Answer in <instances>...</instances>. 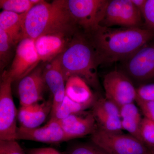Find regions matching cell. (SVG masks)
<instances>
[{
    "label": "cell",
    "instance_id": "cell-25",
    "mask_svg": "<svg viewBox=\"0 0 154 154\" xmlns=\"http://www.w3.org/2000/svg\"><path fill=\"white\" fill-rule=\"evenodd\" d=\"M68 154H107L102 149L92 143L80 144L72 147Z\"/></svg>",
    "mask_w": 154,
    "mask_h": 154
},
{
    "label": "cell",
    "instance_id": "cell-12",
    "mask_svg": "<svg viewBox=\"0 0 154 154\" xmlns=\"http://www.w3.org/2000/svg\"><path fill=\"white\" fill-rule=\"evenodd\" d=\"M92 112L99 128L112 133H122L120 107L114 102L106 98L97 99Z\"/></svg>",
    "mask_w": 154,
    "mask_h": 154
},
{
    "label": "cell",
    "instance_id": "cell-22",
    "mask_svg": "<svg viewBox=\"0 0 154 154\" xmlns=\"http://www.w3.org/2000/svg\"><path fill=\"white\" fill-rule=\"evenodd\" d=\"M41 0H1L0 7L3 11L19 14H26Z\"/></svg>",
    "mask_w": 154,
    "mask_h": 154
},
{
    "label": "cell",
    "instance_id": "cell-5",
    "mask_svg": "<svg viewBox=\"0 0 154 154\" xmlns=\"http://www.w3.org/2000/svg\"><path fill=\"white\" fill-rule=\"evenodd\" d=\"M92 143L107 154H148L150 152L142 142L129 134L112 133L97 126L91 135Z\"/></svg>",
    "mask_w": 154,
    "mask_h": 154
},
{
    "label": "cell",
    "instance_id": "cell-4",
    "mask_svg": "<svg viewBox=\"0 0 154 154\" xmlns=\"http://www.w3.org/2000/svg\"><path fill=\"white\" fill-rule=\"evenodd\" d=\"M108 1L63 0L66 8L77 26L89 34L101 26Z\"/></svg>",
    "mask_w": 154,
    "mask_h": 154
},
{
    "label": "cell",
    "instance_id": "cell-28",
    "mask_svg": "<svg viewBox=\"0 0 154 154\" xmlns=\"http://www.w3.org/2000/svg\"><path fill=\"white\" fill-rule=\"evenodd\" d=\"M135 102L144 117L154 122V102L145 101L137 97Z\"/></svg>",
    "mask_w": 154,
    "mask_h": 154
},
{
    "label": "cell",
    "instance_id": "cell-9",
    "mask_svg": "<svg viewBox=\"0 0 154 154\" xmlns=\"http://www.w3.org/2000/svg\"><path fill=\"white\" fill-rule=\"evenodd\" d=\"M103 85L105 98L119 107L135 102L137 88L123 73L117 70L109 72L104 76Z\"/></svg>",
    "mask_w": 154,
    "mask_h": 154
},
{
    "label": "cell",
    "instance_id": "cell-18",
    "mask_svg": "<svg viewBox=\"0 0 154 154\" xmlns=\"http://www.w3.org/2000/svg\"><path fill=\"white\" fill-rule=\"evenodd\" d=\"M65 95L74 102L88 107L93 106L96 100L89 85L78 76H71L67 80Z\"/></svg>",
    "mask_w": 154,
    "mask_h": 154
},
{
    "label": "cell",
    "instance_id": "cell-23",
    "mask_svg": "<svg viewBox=\"0 0 154 154\" xmlns=\"http://www.w3.org/2000/svg\"><path fill=\"white\" fill-rule=\"evenodd\" d=\"M16 45L8 34L0 29V68L3 70L10 62Z\"/></svg>",
    "mask_w": 154,
    "mask_h": 154
},
{
    "label": "cell",
    "instance_id": "cell-16",
    "mask_svg": "<svg viewBox=\"0 0 154 154\" xmlns=\"http://www.w3.org/2000/svg\"><path fill=\"white\" fill-rule=\"evenodd\" d=\"M82 113L72 114L58 120L60 126L69 140L92 134L97 128L92 112L83 115Z\"/></svg>",
    "mask_w": 154,
    "mask_h": 154
},
{
    "label": "cell",
    "instance_id": "cell-31",
    "mask_svg": "<svg viewBox=\"0 0 154 154\" xmlns=\"http://www.w3.org/2000/svg\"><path fill=\"white\" fill-rule=\"evenodd\" d=\"M131 1L134 5L135 6L136 8L140 11L141 14L142 15L146 0H131Z\"/></svg>",
    "mask_w": 154,
    "mask_h": 154
},
{
    "label": "cell",
    "instance_id": "cell-26",
    "mask_svg": "<svg viewBox=\"0 0 154 154\" xmlns=\"http://www.w3.org/2000/svg\"><path fill=\"white\" fill-rule=\"evenodd\" d=\"M0 154H25L17 140H0Z\"/></svg>",
    "mask_w": 154,
    "mask_h": 154
},
{
    "label": "cell",
    "instance_id": "cell-15",
    "mask_svg": "<svg viewBox=\"0 0 154 154\" xmlns=\"http://www.w3.org/2000/svg\"><path fill=\"white\" fill-rule=\"evenodd\" d=\"M63 33L45 34L34 40L36 51L40 60L50 62L64 52L70 41Z\"/></svg>",
    "mask_w": 154,
    "mask_h": 154
},
{
    "label": "cell",
    "instance_id": "cell-32",
    "mask_svg": "<svg viewBox=\"0 0 154 154\" xmlns=\"http://www.w3.org/2000/svg\"><path fill=\"white\" fill-rule=\"evenodd\" d=\"M152 154V153H151V152L149 153V154Z\"/></svg>",
    "mask_w": 154,
    "mask_h": 154
},
{
    "label": "cell",
    "instance_id": "cell-14",
    "mask_svg": "<svg viewBox=\"0 0 154 154\" xmlns=\"http://www.w3.org/2000/svg\"><path fill=\"white\" fill-rule=\"evenodd\" d=\"M60 55L51 61L43 70L45 84L53 95L51 114L55 112L65 96L66 81L61 63Z\"/></svg>",
    "mask_w": 154,
    "mask_h": 154
},
{
    "label": "cell",
    "instance_id": "cell-7",
    "mask_svg": "<svg viewBox=\"0 0 154 154\" xmlns=\"http://www.w3.org/2000/svg\"><path fill=\"white\" fill-rule=\"evenodd\" d=\"M142 15L131 0L108 1L101 26L111 28L118 25L123 28H140Z\"/></svg>",
    "mask_w": 154,
    "mask_h": 154
},
{
    "label": "cell",
    "instance_id": "cell-24",
    "mask_svg": "<svg viewBox=\"0 0 154 154\" xmlns=\"http://www.w3.org/2000/svg\"><path fill=\"white\" fill-rule=\"evenodd\" d=\"M142 142L151 153L154 154V122L143 117L140 130Z\"/></svg>",
    "mask_w": 154,
    "mask_h": 154
},
{
    "label": "cell",
    "instance_id": "cell-1",
    "mask_svg": "<svg viewBox=\"0 0 154 154\" xmlns=\"http://www.w3.org/2000/svg\"><path fill=\"white\" fill-rule=\"evenodd\" d=\"M90 34L99 64L126 60L154 37V31L140 28L101 26Z\"/></svg>",
    "mask_w": 154,
    "mask_h": 154
},
{
    "label": "cell",
    "instance_id": "cell-3",
    "mask_svg": "<svg viewBox=\"0 0 154 154\" xmlns=\"http://www.w3.org/2000/svg\"><path fill=\"white\" fill-rule=\"evenodd\" d=\"M60 58L66 81L71 76H78L88 85L98 87L99 60L91 42L85 36L75 34Z\"/></svg>",
    "mask_w": 154,
    "mask_h": 154
},
{
    "label": "cell",
    "instance_id": "cell-10",
    "mask_svg": "<svg viewBox=\"0 0 154 154\" xmlns=\"http://www.w3.org/2000/svg\"><path fill=\"white\" fill-rule=\"evenodd\" d=\"M126 69L130 76L140 82L154 79V44H146L126 60Z\"/></svg>",
    "mask_w": 154,
    "mask_h": 154
},
{
    "label": "cell",
    "instance_id": "cell-29",
    "mask_svg": "<svg viewBox=\"0 0 154 154\" xmlns=\"http://www.w3.org/2000/svg\"><path fill=\"white\" fill-rule=\"evenodd\" d=\"M137 98L154 102V83L143 84L137 88Z\"/></svg>",
    "mask_w": 154,
    "mask_h": 154
},
{
    "label": "cell",
    "instance_id": "cell-11",
    "mask_svg": "<svg viewBox=\"0 0 154 154\" xmlns=\"http://www.w3.org/2000/svg\"><path fill=\"white\" fill-rule=\"evenodd\" d=\"M18 140L48 143H59L69 140L63 130L59 122L53 118H51L47 124L41 127H18L16 140Z\"/></svg>",
    "mask_w": 154,
    "mask_h": 154
},
{
    "label": "cell",
    "instance_id": "cell-2",
    "mask_svg": "<svg viewBox=\"0 0 154 154\" xmlns=\"http://www.w3.org/2000/svg\"><path fill=\"white\" fill-rule=\"evenodd\" d=\"M77 28L63 0L51 3L42 1L26 14L22 25L23 38L35 40L42 35L55 33L70 36L74 34Z\"/></svg>",
    "mask_w": 154,
    "mask_h": 154
},
{
    "label": "cell",
    "instance_id": "cell-21",
    "mask_svg": "<svg viewBox=\"0 0 154 154\" xmlns=\"http://www.w3.org/2000/svg\"><path fill=\"white\" fill-rule=\"evenodd\" d=\"M87 108V106L74 102L65 95L61 104L51 114V118L57 120H62L72 114L82 113Z\"/></svg>",
    "mask_w": 154,
    "mask_h": 154
},
{
    "label": "cell",
    "instance_id": "cell-17",
    "mask_svg": "<svg viewBox=\"0 0 154 154\" xmlns=\"http://www.w3.org/2000/svg\"><path fill=\"white\" fill-rule=\"evenodd\" d=\"M52 101L49 100L30 106H21L18 113L21 126L28 128H38L45 121L52 110Z\"/></svg>",
    "mask_w": 154,
    "mask_h": 154
},
{
    "label": "cell",
    "instance_id": "cell-8",
    "mask_svg": "<svg viewBox=\"0 0 154 154\" xmlns=\"http://www.w3.org/2000/svg\"><path fill=\"white\" fill-rule=\"evenodd\" d=\"M40 61L34 40L22 38L17 45L11 67L2 75L11 78L13 82L20 81L34 70Z\"/></svg>",
    "mask_w": 154,
    "mask_h": 154
},
{
    "label": "cell",
    "instance_id": "cell-20",
    "mask_svg": "<svg viewBox=\"0 0 154 154\" xmlns=\"http://www.w3.org/2000/svg\"><path fill=\"white\" fill-rule=\"evenodd\" d=\"M26 14L5 11L0 13V29L5 32L16 45L23 38L22 25Z\"/></svg>",
    "mask_w": 154,
    "mask_h": 154
},
{
    "label": "cell",
    "instance_id": "cell-30",
    "mask_svg": "<svg viewBox=\"0 0 154 154\" xmlns=\"http://www.w3.org/2000/svg\"><path fill=\"white\" fill-rule=\"evenodd\" d=\"M28 154H61L52 148H41L33 149L28 151Z\"/></svg>",
    "mask_w": 154,
    "mask_h": 154
},
{
    "label": "cell",
    "instance_id": "cell-6",
    "mask_svg": "<svg viewBox=\"0 0 154 154\" xmlns=\"http://www.w3.org/2000/svg\"><path fill=\"white\" fill-rule=\"evenodd\" d=\"M13 82L11 78L2 75L0 84V140H16L18 115L12 95Z\"/></svg>",
    "mask_w": 154,
    "mask_h": 154
},
{
    "label": "cell",
    "instance_id": "cell-13",
    "mask_svg": "<svg viewBox=\"0 0 154 154\" xmlns=\"http://www.w3.org/2000/svg\"><path fill=\"white\" fill-rule=\"evenodd\" d=\"M46 85L43 70L36 68L29 74L20 80L18 92L21 106H30L38 104L43 99Z\"/></svg>",
    "mask_w": 154,
    "mask_h": 154
},
{
    "label": "cell",
    "instance_id": "cell-27",
    "mask_svg": "<svg viewBox=\"0 0 154 154\" xmlns=\"http://www.w3.org/2000/svg\"><path fill=\"white\" fill-rule=\"evenodd\" d=\"M142 16L146 29L154 31V0H146Z\"/></svg>",
    "mask_w": 154,
    "mask_h": 154
},
{
    "label": "cell",
    "instance_id": "cell-19",
    "mask_svg": "<svg viewBox=\"0 0 154 154\" xmlns=\"http://www.w3.org/2000/svg\"><path fill=\"white\" fill-rule=\"evenodd\" d=\"M120 118L123 130L141 142L140 130L143 117L139 108L134 103L120 107Z\"/></svg>",
    "mask_w": 154,
    "mask_h": 154
}]
</instances>
